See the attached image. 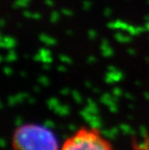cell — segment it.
Wrapping results in <instances>:
<instances>
[{
	"mask_svg": "<svg viewBox=\"0 0 149 150\" xmlns=\"http://www.w3.org/2000/svg\"><path fill=\"white\" fill-rule=\"evenodd\" d=\"M133 150H149V142L145 139L144 141L135 140L133 143Z\"/></svg>",
	"mask_w": 149,
	"mask_h": 150,
	"instance_id": "3",
	"label": "cell"
},
{
	"mask_svg": "<svg viewBox=\"0 0 149 150\" xmlns=\"http://www.w3.org/2000/svg\"><path fill=\"white\" fill-rule=\"evenodd\" d=\"M59 150H114V147L99 129L82 127L66 139Z\"/></svg>",
	"mask_w": 149,
	"mask_h": 150,
	"instance_id": "2",
	"label": "cell"
},
{
	"mask_svg": "<svg viewBox=\"0 0 149 150\" xmlns=\"http://www.w3.org/2000/svg\"><path fill=\"white\" fill-rule=\"evenodd\" d=\"M13 150H59L56 136L49 129L38 124H23L12 138Z\"/></svg>",
	"mask_w": 149,
	"mask_h": 150,
	"instance_id": "1",
	"label": "cell"
}]
</instances>
